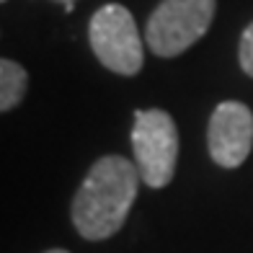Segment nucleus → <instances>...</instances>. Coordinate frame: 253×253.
I'll use <instances>...</instances> for the list:
<instances>
[{"label": "nucleus", "mask_w": 253, "mask_h": 253, "mask_svg": "<svg viewBox=\"0 0 253 253\" xmlns=\"http://www.w3.org/2000/svg\"><path fill=\"white\" fill-rule=\"evenodd\" d=\"M140 170L122 155L93 163L73 199V225L85 240H106L119 233L140 189Z\"/></svg>", "instance_id": "obj_1"}, {"label": "nucleus", "mask_w": 253, "mask_h": 253, "mask_svg": "<svg viewBox=\"0 0 253 253\" xmlns=\"http://www.w3.org/2000/svg\"><path fill=\"white\" fill-rule=\"evenodd\" d=\"M132 150L140 178L150 189H163L176 173L178 160V129L170 114L163 109L134 111Z\"/></svg>", "instance_id": "obj_2"}, {"label": "nucleus", "mask_w": 253, "mask_h": 253, "mask_svg": "<svg viewBox=\"0 0 253 253\" xmlns=\"http://www.w3.org/2000/svg\"><path fill=\"white\" fill-rule=\"evenodd\" d=\"M214 18V0H163L147 18L145 42L158 57H176L197 44Z\"/></svg>", "instance_id": "obj_3"}, {"label": "nucleus", "mask_w": 253, "mask_h": 253, "mask_svg": "<svg viewBox=\"0 0 253 253\" xmlns=\"http://www.w3.org/2000/svg\"><path fill=\"white\" fill-rule=\"evenodd\" d=\"M90 47L101 60L117 75H137L142 70V37L137 31L134 16L119 3H109L98 8L90 18Z\"/></svg>", "instance_id": "obj_4"}, {"label": "nucleus", "mask_w": 253, "mask_h": 253, "mask_svg": "<svg viewBox=\"0 0 253 253\" xmlns=\"http://www.w3.org/2000/svg\"><path fill=\"white\" fill-rule=\"evenodd\" d=\"M210 155L217 166L238 168L243 166L253 147V114L240 101H222L212 111L207 129Z\"/></svg>", "instance_id": "obj_5"}, {"label": "nucleus", "mask_w": 253, "mask_h": 253, "mask_svg": "<svg viewBox=\"0 0 253 253\" xmlns=\"http://www.w3.org/2000/svg\"><path fill=\"white\" fill-rule=\"evenodd\" d=\"M26 85H29V75L18 62L13 60L0 62V109L3 111L16 109L26 93Z\"/></svg>", "instance_id": "obj_6"}, {"label": "nucleus", "mask_w": 253, "mask_h": 253, "mask_svg": "<svg viewBox=\"0 0 253 253\" xmlns=\"http://www.w3.org/2000/svg\"><path fill=\"white\" fill-rule=\"evenodd\" d=\"M240 67H243V73L253 78V24L246 26L243 37H240Z\"/></svg>", "instance_id": "obj_7"}, {"label": "nucleus", "mask_w": 253, "mask_h": 253, "mask_svg": "<svg viewBox=\"0 0 253 253\" xmlns=\"http://www.w3.org/2000/svg\"><path fill=\"white\" fill-rule=\"evenodd\" d=\"M57 3H62V5H75L78 0H57Z\"/></svg>", "instance_id": "obj_8"}, {"label": "nucleus", "mask_w": 253, "mask_h": 253, "mask_svg": "<svg viewBox=\"0 0 253 253\" xmlns=\"http://www.w3.org/2000/svg\"><path fill=\"white\" fill-rule=\"evenodd\" d=\"M47 253H67V251H62V248H54V251H47Z\"/></svg>", "instance_id": "obj_9"}]
</instances>
